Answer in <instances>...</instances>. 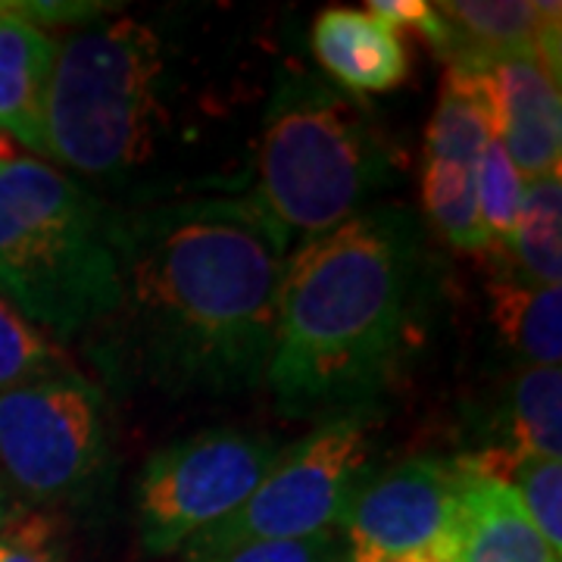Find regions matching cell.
Returning a JSON list of instances; mask_svg holds the SVG:
<instances>
[{
    "instance_id": "cell-1",
    "label": "cell",
    "mask_w": 562,
    "mask_h": 562,
    "mask_svg": "<svg viewBox=\"0 0 562 562\" xmlns=\"http://www.w3.org/2000/svg\"><path fill=\"white\" fill-rule=\"evenodd\" d=\"M120 303L88 338L113 387L169 401L266 382L291 244L250 191L120 210Z\"/></svg>"
},
{
    "instance_id": "cell-2",
    "label": "cell",
    "mask_w": 562,
    "mask_h": 562,
    "mask_svg": "<svg viewBox=\"0 0 562 562\" xmlns=\"http://www.w3.org/2000/svg\"><path fill=\"white\" fill-rule=\"evenodd\" d=\"M435 260L422 222L369 206L288 254L266 387L291 419L375 409L425 341Z\"/></svg>"
},
{
    "instance_id": "cell-3",
    "label": "cell",
    "mask_w": 562,
    "mask_h": 562,
    "mask_svg": "<svg viewBox=\"0 0 562 562\" xmlns=\"http://www.w3.org/2000/svg\"><path fill=\"white\" fill-rule=\"evenodd\" d=\"M176 57L150 22L135 16L81 29L57 44L44 103L47 160L101 188L116 210L160 203L162 162L176 140H194L176 106Z\"/></svg>"
},
{
    "instance_id": "cell-4",
    "label": "cell",
    "mask_w": 562,
    "mask_h": 562,
    "mask_svg": "<svg viewBox=\"0 0 562 562\" xmlns=\"http://www.w3.org/2000/svg\"><path fill=\"white\" fill-rule=\"evenodd\" d=\"M120 210L0 138V297L54 341H85L120 303Z\"/></svg>"
},
{
    "instance_id": "cell-5",
    "label": "cell",
    "mask_w": 562,
    "mask_h": 562,
    "mask_svg": "<svg viewBox=\"0 0 562 562\" xmlns=\"http://www.w3.org/2000/svg\"><path fill=\"white\" fill-rule=\"evenodd\" d=\"M397 176L372 106L306 69H288L266 103L250 191L288 244L310 241L375 206Z\"/></svg>"
},
{
    "instance_id": "cell-6",
    "label": "cell",
    "mask_w": 562,
    "mask_h": 562,
    "mask_svg": "<svg viewBox=\"0 0 562 562\" xmlns=\"http://www.w3.org/2000/svg\"><path fill=\"white\" fill-rule=\"evenodd\" d=\"M375 413L322 419L306 438L281 450L260 487L213 528L184 543V560L210 562L250 543L301 541L341 531L344 516L375 472Z\"/></svg>"
},
{
    "instance_id": "cell-7",
    "label": "cell",
    "mask_w": 562,
    "mask_h": 562,
    "mask_svg": "<svg viewBox=\"0 0 562 562\" xmlns=\"http://www.w3.org/2000/svg\"><path fill=\"white\" fill-rule=\"evenodd\" d=\"M106 469V391L72 362L0 391V475L16 501H79L101 487Z\"/></svg>"
},
{
    "instance_id": "cell-8",
    "label": "cell",
    "mask_w": 562,
    "mask_h": 562,
    "mask_svg": "<svg viewBox=\"0 0 562 562\" xmlns=\"http://www.w3.org/2000/svg\"><path fill=\"white\" fill-rule=\"evenodd\" d=\"M279 453L269 435L247 428H210L157 450L135 482L140 547L166 557L228 519L260 487Z\"/></svg>"
},
{
    "instance_id": "cell-9",
    "label": "cell",
    "mask_w": 562,
    "mask_h": 562,
    "mask_svg": "<svg viewBox=\"0 0 562 562\" xmlns=\"http://www.w3.org/2000/svg\"><path fill=\"white\" fill-rule=\"evenodd\" d=\"M462 462L409 457L372 472L341 525L344 562H387L409 553H435L457 516Z\"/></svg>"
},
{
    "instance_id": "cell-10",
    "label": "cell",
    "mask_w": 562,
    "mask_h": 562,
    "mask_svg": "<svg viewBox=\"0 0 562 562\" xmlns=\"http://www.w3.org/2000/svg\"><path fill=\"white\" fill-rule=\"evenodd\" d=\"M497 103V140L522 181L560 176V76L538 54H522L484 69Z\"/></svg>"
},
{
    "instance_id": "cell-11",
    "label": "cell",
    "mask_w": 562,
    "mask_h": 562,
    "mask_svg": "<svg viewBox=\"0 0 562 562\" xmlns=\"http://www.w3.org/2000/svg\"><path fill=\"white\" fill-rule=\"evenodd\" d=\"M462 462L457 516L441 562H560L513 487Z\"/></svg>"
},
{
    "instance_id": "cell-12",
    "label": "cell",
    "mask_w": 562,
    "mask_h": 562,
    "mask_svg": "<svg viewBox=\"0 0 562 562\" xmlns=\"http://www.w3.org/2000/svg\"><path fill=\"white\" fill-rule=\"evenodd\" d=\"M441 20L438 54L457 69H491L494 63L538 54V44L560 29V3H431Z\"/></svg>"
},
{
    "instance_id": "cell-13",
    "label": "cell",
    "mask_w": 562,
    "mask_h": 562,
    "mask_svg": "<svg viewBox=\"0 0 562 562\" xmlns=\"http://www.w3.org/2000/svg\"><path fill=\"white\" fill-rule=\"evenodd\" d=\"M562 450V372L560 366L519 369L501 391L484 447L462 457L472 469L494 475L506 462L541 457L560 460Z\"/></svg>"
},
{
    "instance_id": "cell-14",
    "label": "cell",
    "mask_w": 562,
    "mask_h": 562,
    "mask_svg": "<svg viewBox=\"0 0 562 562\" xmlns=\"http://www.w3.org/2000/svg\"><path fill=\"white\" fill-rule=\"evenodd\" d=\"M316 60L350 94H375L397 88L409 72L401 32L369 10L331 7L313 25Z\"/></svg>"
},
{
    "instance_id": "cell-15",
    "label": "cell",
    "mask_w": 562,
    "mask_h": 562,
    "mask_svg": "<svg viewBox=\"0 0 562 562\" xmlns=\"http://www.w3.org/2000/svg\"><path fill=\"white\" fill-rule=\"evenodd\" d=\"M57 41L0 3V132L47 160L44 103Z\"/></svg>"
},
{
    "instance_id": "cell-16",
    "label": "cell",
    "mask_w": 562,
    "mask_h": 562,
    "mask_svg": "<svg viewBox=\"0 0 562 562\" xmlns=\"http://www.w3.org/2000/svg\"><path fill=\"white\" fill-rule=\"evenodd\" d=\"M487 316L501 344L516 360L560 366L562 291L531 284L516 272L487 281Z\"/></svg>"
},
{
    "instance_id": "cell-17",
    "label": "cell",
    "mask_w": 562,
    "mask_h": 562,
    "mask_svg": "<svg viewBox=\"0 0 562 562\" xmlns=\"http://www.w3.org/2000/svg\"><path fill=\"white\" fill-rule=\"evenodd\" d=\"M497 138V103L484 69L450 66L441 101L428 122L425 160L457 162L475 169L484 147Z\"/></svg>"
},
{
    "instance_id": "cell-18",
    "label": "cell",
    "mask_w": 562,
    "mask_h": 562,
    "mask_svg": "<svg viewBox=\"0 0 562 562\" xmlns=\"http://www.w3.org/2000/svg\"><path fill=\"white\" fill-rule=\"evenodd\" d=\"M516 276L531 284L560 288L562 279V181L560 176L522 181V203L509 241Z\"/></svg>"
},
{
    "instance_id": "cell-19",
    "label": "cell",
    "mask_w": 562,
    "mask_h": 562,
    "mask_svg": "<svg viewBox=\"0 0 562 562\" xmlns=\"http://www.w3.org/2000/svg\"><path fill=\"white\" fill-rule=\"evenodd\" d=\"M422 201L431 225L441 232L443 241H450L465 254L494 250V244L484 232L475 198V169H465L457 162L425 160L422 172Z\"/></svg>"
},
{
    "instance_id": "cell-20",
    "label": "cell",
    "mask_w": 562,
    "mask_h": 562,
    "mask_svg": "<svg viewBox=\"0 0 562 562\" xmlns=\"http://www.w3.org/2000/svg\"><path fill=\"white\" fill-rule=\"evenodd\" d=\"M66 362H72V357L60 344L0 297V391L32 382Z\"/></svg>"
},
{
    "instance_id": "cell-21",
    "label": "cell",
    "mask_w": 562,
    "mask_h": 562,
    "mask_svg": "<svg viewBox=\"0 0 562 562\" xmlns=\"http://www.w3.org/2000/svg\"><path fill=\"white\" fill-rule=\"evenodd\" d=\"M513 487L519 497L528 519L541 531V538L557 553L562 550V462L541 460V457H525V460L506 462L494 472Z\"/></svg>"
},
{
    "instance_id": "cell-22",
    "label": "cell",
    "mask_w": 562,
    "mask_h": 562,
    "mask_svg": "<svg viewBox=\"0 0 562 562\" xmlns=\"http://www.w3.org/2000/svg\"><path fill=\"white\" fill-rule=\"evenodd\" d=\"M475 198H479V216H482L484 232L491 244L509 241L513 225L519 216L522 203V179L513 169L503 144L497 138L484 147L482 160L475 166Z\"/></svg>"
},
{
    "instance_id": "cell-23",
    "label": "cell",
    "mask_w": 562,
    "mask_h": 562,
    "mask_svg": "<svg viewBox=\"0 0 562 562\" xmlns=\"http://www.w3.org/2000/svg\"><path fill=\"white\" fill-rule=\"evenodd\" d=\"M210 562H344L341 531H325L301 541L250 543Z\"/></svg>"
},
{
    "instance_id": "cell-24",
    "label": "cell",
    "mask_w": 562,
    "mask_h": 562,
    "mask_svg": "<svg viewBox=\"0 0 562 562\" xmlns=\"http://www.w3.org/2000/svg\"><path fill=\"white\" fill-rule=\"evenodd\" d=\"M369 13L387 22L391 29L419 32L431 47H438V41H441V20H438L435 7L425 0H375V3H369Z\"/></svg>"
},
{
    "instance_id": "cell-25",
    "label": "cell",
    "mask_w": 562,
    "mask_h": 562,
    "mask_svg": "<svg viewBox=\"0 0 562 562\" xmlns=\"http://www.w3.org/2000/svg\"><path fill=\"white\" fill-rule=\"evenodd\" d=\"M0 562H50L41 550H35V541H0Z\"/></svg>"
},
{
    "instance_id": "cell-26",
    "label": "cell",
    "mask_w": 562,
    "mask_h": 562,
    "mask_svg": "<svg viewBox=\"0 0 562 562\" xmlns=\"http://www.w3.org/2000/svg\"><path fill=\"white\" fill-rule=\"evenodd\" d=\"M20 509L22 503L16 501V494L10 491V484L3 482V475H0V531L20 519Z\"/></svg>"
},
{
    "instance_id": "cell-27",
    "label": "cell",
    "mask_w": 562,
    "mask_h": 562,
    "mask_svg": "<svg viewBox=\"0 0 562 562\" xmlns=\"http://www.w3.org/2000/svg\"><path fill=\"white\" fill-rule=\"evenodd\" d=\"M387 562H441L435 553H409V557H397V560Z\"/></svg>"
}]
</instances>
